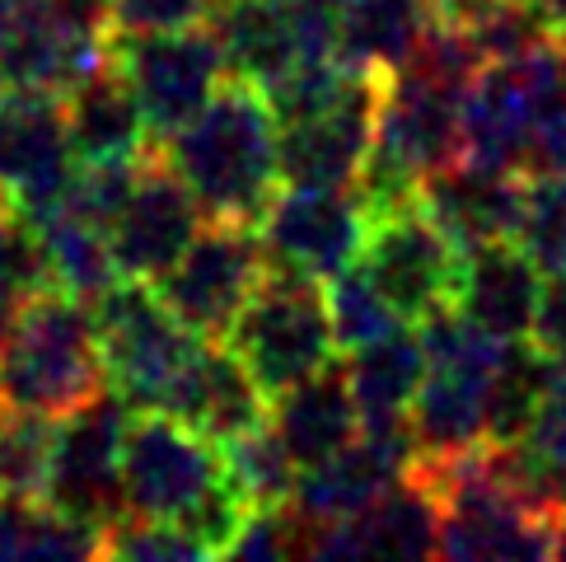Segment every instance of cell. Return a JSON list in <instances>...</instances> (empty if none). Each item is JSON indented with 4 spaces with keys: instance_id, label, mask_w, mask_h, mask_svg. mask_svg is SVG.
<instances>
[{
    "instance_id": "6da1fadb",
    "label": "cell",
    "mask_w": 566,
    "mask_h": 562,
    "mask_svg": "<svg viewBox=\"0 0 566 562\" xmlns=\"http://www.w3.org/2000/svg\"><path fill=\"white\" fill-rule=\"evenodd\" d=\"M155 146L188 184L207 220H253L258 226L276 197V113L268 94L249 80H220L207 104Z\"/></svg>"
},
{
    "instance_id": "7a4b0ae2",
    "label": "cell",
    "mask_w": 566,
    "mask_h": 562,
    "mask_svg": "<svg viewBox=\"0 0 566 562\" xmlns=\"http://www.w3.org/2000/svg\"><path fill=\"white\" fill-rule=\"evenodd\" d=\"M440 497V558H553L557 511L520 483L511 446L482 440L454 459L412 465Z\"/></svg>"
},
{
    "instance_id": "3957f363",
    "label": "cell",
    "mask_w": 566,
    "mask_h": 562,
    "mask_svg": "<svg viewBox=\"0 0 566 562\" xmlns=\"http://www.w3.org/2000/svg\"><path fill=\"white\" fill-rule=\"evenodd\" d=\"M108 389L94 305L66 291H38L19 305L0 343V408L66 417Z\"/></svg>"
},
{
    "instance_id": "277c9868",
    "label": "cell",
    "mask_w": 566,
    "mask_h": 562,
    "mask_svg": "<svg viewBox=\"0 0 566 562\" xmlns=\"http://www.w3.org/2000/svg\"><path fill=\"white\" fill-rule=\"evenodd\" d=\"M113 56V0H0L10 90L66 98Z\"/></svg>"
},
{
    "instance_id": "5b68a950",
    "label": "cell",
    "mask_w": 566,
    "mask_h": 562,
    "mask_svg": "<svg viewBox=\"0 0 566 562\" xmlns=\"http://www.w3.org/2000/svg\"><path fill=\"white\" fill-rule=\"evenodd\" d=\"M226 343L244 356V366L258 375V385L268 394H281L295 379L323 371L337 352L323 281L272 268L262 277V287L249 295V305L239 310Z\"/></svg>"
},
{
    "instance_id": "8992f818",
    "label": "cell",
    "mask_w": 566,
    "mask_h": 562,
    "mask_svg": "<svg viewBox=\"0 0 566 562\" xmlns=\"http://www.w3.org/2000/svg\"><path fill=\"white\" fill-rule=\"evenodd\" d=\"M94 329L104 347L108 385L127 398L136 413L165 408L188 371L201 337L178 319L150 281H117L94 300Z\"/></svg>"
},
{
    "instance_id": "52a82bcc",
    "label": "cell",
    "mask_w": 566,
    "mask_h": 562,
    "mask_svg": "<svg viewBox=\"0 0 566 562\" xmlns=\"http://www.w3.org/2000/svg\"><path fill=\"white\" fill-rule=\"evenodd\" d=\"M230 488L220 440L174 413H136L123 446V516L188 520Z\"/></svg>"
},
{
    "instance_id": "ba28073f",
    "label": "cell",
    "mask_w": 566,
    "mask_h": 562,
    "mask_svg": "<svg viewBox=\"0 0 566 562\" xmlns=\"http://www.w3.org/2000/svg\"><path fill=\"white\" fill-rule=\"evenodd\" d=\"M268 272L272 258L253 220H201L155 291L197 337H226Z\"/></svg>"
},
{
    "instance_id": "9c48e42d",
    "label": "cell",
    "mask_w": 566,
    "mask_h": 562,
    "mask_svg": "<svg viewBox=\"0 0 566 562\" xmlns=\"http://www.w3.org/2000/svg\"><path fill=\"white\" fill-rule=\"evenodd\" d=\"M132 404L117 389L94 394L90 404L56 417L52 465L43 501L75 520H90L98 530H113L123 520V446L132 427Z\"/></svg>"
},
{
    "instance_id": "30bf717a",
    "label": "cell",
    "mask_w": 566,
    "mask_h": 562,
    "mask_svg": "<svg viewBox=\"0 0 566 562\" xmlns=\"http://www.w3.org/2000/svg\"><path fill=\"white\" fill-rule=\"evenodd\" d=\"M356 263L370 272V281L384 291L398 319L421 324V319L454 305L463 249L444 235V226L427 207L408 202V207L370 216V230Z\"/></svg>"
},
{
    "instance_id": "8fae6325",
    "label": "cell",
    "mask_w": 566,
    "mask_h": 562,
    "mask_svg": "<svg viewBox=\"0 0 566 562\" xmlns=\"http://www.w3.org/2000/svg\"><path fill=\"white\" fill-rule=\"evenodd\" d=\"M384 71L347 66L337 94L300 123L276 127L281 184L291 188H356L375 146Z\"/></svg>"
},
{
    "instance_id": "7c38bea8",
    "label": "cell",
    "mask_w": 566,
    "mask_h": 562,
    "mask_svg": "<svg viewBox=\"0 0 566 562\" xmlns=\"http://www.w3.org/2000/svg\"><path fill=\"white\" fill-rule=\"evenodd\" d=\"M113 52L123 62L132 90L140 98V113L150 123V136H169L207 104L226 80V52L207 24L169 29V33H140L113 38Z\"/></svg>"
},
{
    "instance_id": "4fadbf2b",
    "label": "cell",
    "mask_w": 566,
    "mask_h": 562,
    "mask_svg": "<svg viewBox=\"0 0 566 562\" xmlns=\"http://www.w3.org/2000/svg\"><path fill=\"white\" fill-rule=\"evenodd\" d=\"M80 155L71 146L66 104L56 94L6 90L0 94V184L19 216H48L66 202Z\"/></svg>"
},
{
    "instance_id": "5bb4252c",
    "label": "cell",
    "mask_w": 566,
    "mask_h": 562,
    "mask_svg": "<svg viewBox=\"0 0 566 562\" xmlns=\"http://www.w3.org/2000/svg\"><path fill=\"white\" fill-rule=\"evenodd\" d=\"M412 465H417L412 422H360V431L337 455L300 469L291 507L323 534L328 525H342L356 511H366L394 483H402Z\"/></svg>"
},
{
    "instance_id": "9a60e30c",
    "label": "cell",
    "mask_w": 566,
    "mask_h": 562,
    "mask_svg": "<svg viewBox=\"0 0 566 562\" xmlns=\"http://www.w3.org/2000/svg\"><path fill=\"white\" fill-rule=\"evenodd\" d=\"M272 268L328 281L347 272L370 230V211L356 188H276L258 220Z\"/></svg>"
},
{
    "instance_id": "2e32d148",
    "label": "cell",
    "mask_w": 566,
    "mask_h": 562,
    "mask_svg": "<svg viewBox=\"0 0 566 562\" xmlns=\"http://www.w3.org/2000/svg\"><path fill=\"white\" fill-rule=\"evenodd\" d=\"M201 220L207 216H201L188 184L169 169V159L159 155V146H150L146 159H140L132 197L108 226L117 272L127 281H150L155 287V281L178 263V253L192 244Z\"/></svg>"
},
{
    "instance_id": "e0dca14e",
    "label": "cell",
    "mask_w": 566,
    "mask_h": 562,
    "mask_svg": "<svg viewBox=\"0 0 566 562\" xmlns=\"http://www.w3.org/2000/svg\"><path fill=\"white\" fill-rule=\"evenodd\" d=\"M543 300V268L530 258L520 239H492V244L463 249L454 305L469 324L501 343H520L534 333Z\"/></svg>"
},
{
    "instance_id": "ac0fdd59",
    "label": "cell",
    "mask_w": 566,
    "mask_h": 562,
    "mask_svg": "<svg viewBox=\"0 0 566 562\" xmlns=\"http://www.w3.org/2000/svg\"><path fill=\"white\" fill-rule=\"evenodd\" d=\"M314 558H440V497L427 473L412 469L366 511L328 525Z\"/></svg>"
},
{
    "instance_id": "d6986e66",
    "label": "cell",
    "mask_w": 566,
    "mask_h": 562,
    "mask_svg": "<svg viewBox=\"0 0 566 562\" xmlns=\"http://www.w3.org/2000/svg\"><path fill=\"white\" fill-rule=\"evenodd\" d=\"M159 413L184 417L188 427L207 431L211 440H230L258 427V422H268L272 394L258 385V375L244 366V356L226 337H201V347L192 352L188 371L178 375L169 404Z\"/></svg>"
},
{
    "instance_id": "ffe728a7",
    "label": "cell",
    "mask_w": 566,
    "mask_h": 562,
    "mask_svg": "<svg viewBox=\"0 0 566 562\" xmlns=\"http://www.w3.org/2000/svg\"><path fill=\"white\" fill-rule=\"evenodd\" d=\"M524 184H530V174L454 159V165L436 169L421 184L417 202L440 220L459 249H478L492 244V239H515L524 211Z\"/></svg>"
},
{
    "instance_id": "44dd1931",
    "label": "cell",
    "mask_w": 566,
    "mask_h": 562,
    "mask_svg": "<svg viewBox=\"0 0 566 562\" xmlns=\"http://www.w3.org/2000/svg\"><path fill=\"white\" fill-rule=\"evenodd\" d=\"M268 417L281 436V446L291 450V459L300 469L323 465V459L337 455L360 431V408H356V394L347 385V366L328 361L323 371L295 379L291 389L272 394Z\"/></svg>"
},
{
    "instance_id": "7402d4cb",
    "label": "cell",
    "mask_w": 566,
    "mask_h": 562,
    "mask_svg": "<svg viewBox=\"0 0 566 562\" xmlns=\"http://www.w3.org/2000/svg\"><path fill=\"white\" fill-rule=\"evenodd\" d=\"M207 29L226 52V71L258 90H272L281 75L305 66L286 0H216Z\"/></svg>"
},
{
    "instance_id": "603a6c76",
    "label": "cell",
    "mask_w": 566,
    "mask_h": 562,
    "mask_svg": "<svg viewBox=\"0 0 566 562\" xmlns=\"http://www.w3.org/2000/svg\"><path fill=\"white\" fill-rule=\"evenodd\" d=\"M62 104H66L71 146H75L80 159L140 155L155 140L146 113H140V98L132 90V80L123 71V62H117V52L94 75L80 80Z\"/></svg>"
},
{
    "instance_id": "cb8c5ba5",
    "label": "cell",
    "mask_w": 566,
    "mask_h": 562,
    "mask_svg": "<svg viewBox=\"0 0 566 562\" xmlns=\"http://www.w3.org/2000/svg\"><path fill=\"white\" fill-rule=\"evenodd\" d=\"M421 379H427V343L408 319L347 356V385L356 394L360 422H408Z\"/></svg>"
},
{
    "instance_id": "d4e9b609",
    "label": "cell",
    "mask_w": 566,
    "mask_h": 562,
    "mask_svg": "<svg viewBox=\"0 0 566 562\" xmlns=\"http://www.w3.org/2000/svg\"><path fill=\"white\" fill-rule=\"evenodd\" d=\"M33 230L43 235L56 291H66L75 300H90V305H94V300L104 295L108 287L123 281V272H117V258H113L108 226H98V220H90L85 211H75L71 202L52 207L48 216H38Z\"/></svg>"
},
{
    "instance_id": "484cf974",
    "label": "cell",
    "mask_w": 566,
    "mask_h": 562,
    "mask_svg": "<svg viewBox=\"0 0 566 562\" xmlns=\"http://www.w3.org/2000/svg\"><path fill=\"white\" fill-rule=\"evenodd\" d=\"M427 19V0H347L337 24V56L347 66L389 71L412 52Z\"/></svg>"
},
{
    "instance_id": "4316f807",
    "label": "cell",
    "mask_w": 566,
    "mask_h": 562,
    "mask_svg": "<svg viewBox=\"0 0 566 562\" xmlns=\"http://www.w3.org/2000/svg\"><path fill=\"white\" fill-rule=\"evenodd\" d=\"M0 558H104V530L43 497H0Z\"/></svg>"
},
{
    "instance_id": "83f0119b",
    "label": "cell",
    "mask_w": 566,
    "mask_h": 562,
    "mask_svg": "<svg viewBox=\"0 0 566 562\" xmlns=\"http://www.w3.org/2000/svg\"><path fill=\"white\" fill-rule=\"evenodd\" d=\"M557 375V356L543 352L534 337L505 343L496 375H492V408H488V436L496 446H515L524 431L534 427V417L548 398V385Z\"/></svg>"
},
{
    "instance_id": "f1b7e54d",
    "label": "cell",
    "mask_w": 566,
    "mask_h": 562,
    "mask_svg": "<svg viewBox=\"0 0 566 562\" xmlns=\"http://www.w3.org/2000/svg\"><path fill=\"white\" fill-rule=\"evenodd\" d=\"M220 455H226V473H230V488L244 497V507L258 511V507H281V501H291L295 492V459L291 450L281 446V436L268 422H258V427L239 431L230 440H220Z\"/></svg>"
},
{
    "instance_id": "f546056e",
    "label": "cell",
    "mask_w": 566,
    "mask_h": 562,
    "mask_svg": "<svg viewBox=\"0 0 566 562\" xmlns=\"http://www.w3.org/2000/svg\"><path fill=\"white\" fill-rule=\"evenodd\" d=\"M56 422L24 408H0V497H43Z\"/></svg>"
},
{
    "instance_id": "4dcf8cb0",
    "label": "cell",
    "mask_w": 566,
    "mask_h": 562,
    "mask_svg": "<svg viewBox=\"0 0 566 562\" xmlns=\"http://www.w3.org/2000/svg\"><path fill=\"white\" fill-rule=\"evenodd\" d=\"M328 314H333V333H337V347L352 352L360 343H370V337H379L384 329L402 324V319L394 314V305L384 300V291L370 281V272L352 263L347 272L328 277Z\"/></svg>"
},
{
    "instance_id": "1f68e13d",
    "label": "cell",
    "mask_w": 566,
    "mask_h": 562,
    "mask_svg": "<svg viewBox=\"0 0 566 562\" xmlns=\"http://www.w3.org/2000/svg\"><path fill=\"white\" fill-rule=\"evenodd\" d=\"M515 239L543 272H566V174H530Z\"/></svg>"
},
{
    "instance_id": "d6a6232c",
    "label": "cell",
    "mask_w": 566,
    "mask_h": 562,
    "mask_svg": "<svg viewBox=\"0 0 566 562\" xmlns=\"http://www.w3.org/2000/svg\"><path fill=\"white\" fill-rule=\"evenodd\" d=\"M48 287H52V268H48L43 235L33 230L29 216H19L10 207L0 216V291L24 305L29 295L48 291Z\"/></svg>"
},
{
    "instance_id": "836d02e7",
    "label": "cell",
    "mask_w": 566,
    "mask_h": 562,
    "mask_svg": "<svg viewBox=\"0 0 566 562\" xmlns=\"http://www.w3.org/2000/svg\"><path fill=\"white\" fill-rule=\"evenodd\" d=\"M216 0H113V38H140V33H169L207 24Z\"/></svg>"
},
{
    "instance_id": "e575fe53",
    "label": "cell",
    "mask_w": 566,
    "mask_h": 562,
    "mask_svg": "<svg viewBox=\"0 0 566 562\" xmlns=\"http://www.w3.org/2000/svg\"><path fill=\"white\" fill-rule=\"evenodd\" d=\"M524 174H566V71L553 80V90L538 104Z\"/></svg>"
},
{
    "instance_id": "d590c367",
    "label": "cell",
    "mask_w": 566,
    "mask_h": 562,
    "mask_svg": "<svg viewBox=\"0 0 566 562\" xmlns=\"http://www.w3.org/2000/svg\"><path fill=\"white\" fill-rule=\"evenodd\" d=\"M530 337L557 361L566 356V272H553V281H543V300H538V319Z\"/></svg>"
},
{
    "instance_id": "8d00e7d4",
    "label": "cell",
    "mask_w": 566,
    "mask_h": 562,
    "mask_svg": "<svg viewBox=\"0 0 566 562\" xmlns=\"http://www.w3.org/2000/svg\"><path fill=\"white\" fill-rule=\"evenodd\" d=\"M14 314H19V300L0 291V343H6V333H10V324H14Z\"/></svg>"
},
{
    "instance_id": "74e56055",
    "label": "cell",
    "mask_w": 566,
    "mask_h": 562,
    "mask_svg": "<svg viewBox=\"0 0 566 562\" xmlns=\"http://www.w3.org/2000/svg\"><path fill=\"white\" fill-rule=\"evenodd\" d=\"M534 6H538V10H548L557 24H562V33H566V0H534Z\"/></svg>"
},
{
    "instance_id": "f35d334b",
    "label": "cell",
    "mask_w": 566,
    "mask_h": 562,
    "mask_svg": "<svg viewBox=\"0 0 566 562\" xmlns=\"http://www.w3.org/2000/svg\"><path fill=\"white\" fill-rule=\"evenodd\" d=\"M553 558H566V501L557 511V544H553Z\"/></svg>"
},
{
    "instance_id": "ab89813d",
    "label": "cell",
    "mask_w": 566,
    "mask_h": 562,
    "mask_svg": "<svg viewBox=\"0 0 566 562\" xmlns=\"http://www.w3.org/2000/svg\"><path fill=\"white\" fill-rule=\"evenodd\" d=\"M10 211V192H6V184H0V216Z\"/></svg>"
},
{
    "instance_id": "60d3db41",
    "label": "cell",
    "mask_w": 566,
    "mask_h": 562,
    "mask_svg": "<svg viewBox=\"0 0 566 562\" xmlns=\"http://www.w3.org/2000/svg\"><path fill=\"white\" fill-rule=\"evenodd\" d=\"M10 90V80H6V66H0V94H6Z\"/></svg>"
}]
</instances>
